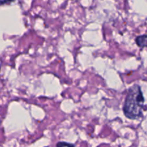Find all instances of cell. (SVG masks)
<instances>
[{
    "label": "cell",
    "instance_id": "6da1fadb",
    "mask_svg": "<svg viewBox=\"0 0 147 147\" xmlns=\"http://www.w3.org/2000/svg\"><path fill=\"white\" fill-rule=\"evenodd\" d=\"M144 98L139 85H134L129 88L123 105L124 115L130 119H136L142 117L144 110H146Z\"/></svg>",
    "mask_w": 147,
    "mask_h": 147
},
{
    "label": "cell",
    "instance_id": "7a4b0ae2",
    "mask_svg": "<svg viewBox=\"0 0 147 147\" xmlns=\"http://www.w3.org/2000/svg\"><path fill=\"white\" fill-rule=\"evenodd\" d=\"M137 45L140 47H147V34L139 36L135 40Z\"/></svg>",
    "mask_w": 147,
    "mask_h": 147
},
{
    "label": "cell",
    "instance_id": "3957f363",
    "mask_svg": "<svg viewBox=\"0 0 147 147\" xmlns=\"http://www.w3.org/2000/svg\"><path fill=\"white\" fill-rule=\"evenodd\" d=\"M56 147H75V146L72 144L66 143V142H59L57 144Z\"/></svg>",
    "mask_w": 147,
    "mask_h": 147
},
{
    "label": "cell",
    "instance_id": "277c9868",
    "mask_svg": "<svg viewBox=\"0 0 147 147\" xmlns=\"http://www.w3.org/2000/svg\"><path fill=\"white\" fill-rule=\"evenodd\" d=\"M12 1L13 0H0V4H6V3H9Z\"/></svg>",
    "mask_w": 147,
    "mask_h": 147
}]
</instances>
